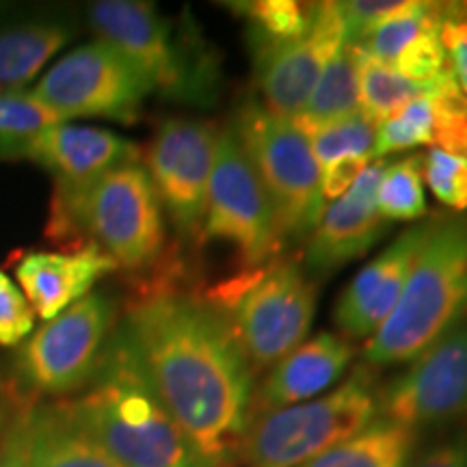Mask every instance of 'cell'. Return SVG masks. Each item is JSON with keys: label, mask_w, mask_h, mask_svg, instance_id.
Listing matches in <instances>:
<instances>
[{"label": "cell", "mask_w": 467, "mask_h": 467, "mask_svg": "<svg viewBox=\"0 0 467 467\" xmlns=\"http://www.w3.org/2000/svg\"><path fill=\"white\" fill-rule=\"evenodd\" d=\"M119 329L169 416L203 459L225 467L249 426L254 377L223 317L159 275L128 303Z\"/></svg>", "instance_id": "cell-1"}, {"label": "cell", "mask_w": 467, "mask_h": 467, "mask_svg": "<svg viewBox=\"0 0 467 467\" xmlns=\"http://www.w3.org/2000/svg\"><path fill=\"white\" fill-rule=\"evenodd\" d=\"M63 121L33 89H0V143L33 137Z\"/></svg>", "instance_id": "cell-31"}, {"label": "cell", "mask_w": 467, "mask_h": 467, "mask_svg": "<svg viewBox=\"0 0 467 467\" xmlns=\"http://www.w3.org/2000/svg\"><path fill=\"white\" fill-rule=\"evenodd\" d=\"M405 467H467V441L443 443Z\"/></svg>", "instance_id": "cell-39"}, {"label": "cell", "mask_w": 467, "mask_h": 467, "mask_svg": "<svg viewBox=\"0 0 467 467\" xmlns=\"http://www.w3.org/2000/svg\"><path fill=\"white\" fill-rule=\"evenodd\" d=\"M385 162H370L340 200L325 206L314 232L309 234L306 266L314 275H327L361 258L381 241L389 223L377 206V191Z\"/></svg>", "instance_id": "cell-17"}, {"label": "cell", "mask_w": 467, "mask_h": 467, "mask_svg": "<svg viewBox=\"0 0 467 467\" xmlns=\"http://www.w3.org/2000/svg\"><path fill=\"white\" fill-rule=\"evenodd\" d=\"M35 318L25 292L0 268V347H20L33 334Z\"/></svg>", "instance_id": "cell-35"}, {"label": "cell", "mask_w": 467, "mask_h": 467, "mask_svg": "<svg viewBox=\"0 0 467 467\" xmlns=\"http://www.w3.org/2000/svg\"><path fill=\"white\" fill-rule=\"evenodd\" d=\"M377 206L388 221H418L426 214L422 156H407L385 165Z\"/></svg>", "instance_id": "cell-26"}, {"label": "cell", "mask_w": 467, "mask_h": 467, "mask_svg": "<svg viewBox=\"0 0 467 467\" xmlns=\"http://www.w3.org/2000/svg\"><path fill=\"white\" fill-rule=\"evenodd\" d=\"M113 271L117 265L96 244L69 251H31L14 266L28 306L44 323L91 295L93 285Z\"/></svg>", "instance_id": "cell-18"}, {"label": "cell", "mask_w": 467, "mask_h": 467, "mask_svg": "<svg viewBox=\"0 0 467 467\" xmlns=\"http://www.w3.org/2000/svg\"><path fill=\"white\" fill-rule=\"evenodd\" d=\"M433 104L426 96L416 98L400 113L389 117L377 128L370 159H383V156L420 148V145H433Z\"/></svg>", "instance_id": "cell-29"}, {"label": "cell", "mask_w": 467, "mask_h": 467, "mask_svg": "<svg viewBox=\"0 0 467 467\" xmlns=\"http://www.w3.org/2000/svg\"><path fill=\"white\" fill-rule=\"evenodd\" d=\"M426 98L433 104V148L467 159V96L452 69L429 83Z\"/></svg>", "instance_id": "cell-28"}, {"label": "cell", "mask_w": 467, "mask_h": 467, "mask_svg": "<svg viewBox=\"0 0 467 467\" xmlns=\"http://www.w3.org/2000/svg\"><path fill=\"white\" fill-rule=\"evenodd\" d=\"M251 368H273L306 342L317 312V288L295 262L271 260L208 290Z\"/></svg>", "instance_id": "cell-5"}, {"label": "cell", "mask_w": 467, "mask_h": 467, "mask_svg": "<svg viewBox=\"0 0 467 467\" xmlns=\"http://www.w3.org/2000/svg\"><path fill=\"white\" fill-rule=\"evenodd\" d=\"M433 221L409 227L375 255L337 296L334 320L344 337L370 340L399 303Z\"/></svg>", "instance_id": "cell-16"}, {"label": "cell", "mask_w": 467, "mask_h": 467, "mask_svg": "<svg viewBox=\"0 0 467 467\" xmlns=\"http://www.w3.org/2000/svg\"><path fill=\"white\" fill-rule=\"evenodd\" d=\"M353 355V347L342 336L320 331L309 337L279 359L262 381L255 399L260 413L318 399L347 372Z\"/></svg>", "instance_id": "cell-19"}, {"label": "cell", "mask_w": 467, "mask_h": 467, "mask_svg": "<svg viewBox=\"0 0 467 467\" xmlns=\"http://www.w3.org/2000/svg\"><path fill=\"white\" fill-rule=\"evenodd\" d=\"M437 9H440V3L411 0V5L402 14L381 22L353 46H358L368 57L392 67L400 52L437 20Z\"/></svg>", "instance_id": "cell-27"}, {"label": "cell", "mask_w": 467, "mask_h": 467, "mask_svg": "<svg viewBox=\"0 0 467 467\" xmlns=\"http://www.w3.org/2000/svg\"><path fill=\"white\" fill-rule=\"evenodd\" d=\"M35 405L37 400L26 399L11 388L7 413L0 420V467H28Z\"/></svg>", "instance_id": "cell-34"}, {"label": "cell", "mask_w": 467, "mask_h": 467, "mask_svg": "<svg viewBox=\"0 0 467 467\" xmlns=\"http://www.w3.org/2000/svg\"><path fill=\"white\" fill-rule=\"evenodd\" d=\"M115 303L91 292L66 312L35 327L17 347L11 388L26 399L83 392L113 336Z\"/></svg>", "instance_id": "cell-8"}, {"label": "cell", "mask_w": 467, "mask_h": 467, "mask_svg": "<svg viewBox=\"0 0 467 467\" xmlns=\"http://www.w3.org/2000/svg\"><path fill=\"white\" fill-rule=\"evenodd\" d=\"M344 44L347 31L337 3H314L312 26L303 37L251 48L265 110L279 119H295Z\"/></svg>", "instance_id": "cell-14"}, {"label": "cell", "mask_w": 467, "mask_h": 467, "mask_svg": "<svg viewBox=\"0 0 467 467\" xmlns=\"http://www.w3.org/2000/svg\"><path fill=\"white\" fill-rule=\"evenodd\" d=\"M98 42L119 52L151 93L180 102H202L213 89L210 61H195V50L178 37L171 22L154 3L143 0H98L87 9Z\"/></svg>", "instance_id": "cell-9"}, {"label": "cell", "mask_w": 467, "mask_h": 467, "mask_svg": "<svg viewBox=\"0 0 467 467\" xmlns=\"http://www.w3.org/2000/svg\"><path fill=\"white\" fill-rule=\"evenodd\" d=\"M422 178L443 206L457 213L467 210V159L431 148L422 159Z\"/></svg>", "instance_id": "cell-32"}, {"label": "cell", "mask_w": 467, "mask_h": 467, "mask_svg": "<svg viewBox=\"0 0 467 467\" xmlns=\"http://www.w3.org/2000/svg\"><path fill=\"white\" fill-rule=\"evenodd\" d=\"M379 416L413 431L467 416V318L379 392Z\"/></svg>", "instance_id": "cell-13"}, {"label": "cell", "mask_w": 467, "mask_h": 467, "mask_svg": "<svg viewBox=\"0 0 467 467\" xmlns=\"http://www.w3.org/2000/svg\"><path fill=\"white\" fill-rule=\"evenodd\" d=\"M46 236L74 247L96 244L121 271H156L167 249L165 213L143 162L87 184H55Z\"/></svg>", "instance_id": "cell-3"}, {"label": "cell", "mask_w": 467, "mask_h": 467, "mask_svg": "<svg viewBox=\"0 0 467 467\" xmlns=\"http://www.w3.org/2000/svg\"><path fill=\"white\" fill-rule=\"evenodd\" d=\"M379 418V392L370 377L359 370L334 392L258 413L238 451L247 467H301Z\"/></svg>", "instance_id": "cell-6"}, {"label": "cell", "mask_w": 467, "mask_h": 467, "mask_svg": "<svg viewBox=\"0 0 467 467\" xmlns=\"http://www.w3.org/2000/svg\"><path fill=\"white\" fill-rule=\"evenodd\" d=\"M202 238L232 244L243 268L275 260L284 244L265 186L232 126L219 130Z\"/></svg>", "instance_id": "cell-10"}, {"label": "cell", "mask_w": 467, "mask_h": 467, "mask_svg": "<svg viewBox=\"0 0 467 467\" xmlns=\"http://www.w3.org/2000/svg\"><path fill=\"white\" fill-rule=\"evenodd\" d=\"M33 93L66 121L100 117L134 124L151 89L119 52L96 39L58 58Z\"/></svg>", "instance_id": "cell-11"}, {"label": "cell", "mask_w": 467, "mask_h": 467, "mask_svg": "<svg viewBox=\"0 0 467 467\" xmlns=\"http://www.w3.org/2000/svg\"><path fill=\"white\" fill-rule=\"evenodd\" d=\"M440 39L454 78L467 96V3H440Z\"/></svg>", "instance_id": "cell-36"}, {"label": "cell", "mask_w": 467, "mask_h": 467, "mask_svg": "<svg viewBox=\"0 0 467 467\" xmlns=\"http://www.w3.org/2000/svg\"><path fill=\"white\" fill-rule=\"evenodd\" d=\"M416 431L379 418L350 440L337 443L301 467H405L411 457Z\"/></svg>", "instance_id": "cell-23"}, {"label": "cell", "mask_w": 467, "mask_h": 467, "mask_svg": "<svg viewBox=\"0 0 467 467\" xmlns=\"http://www.w3.org/2000/svg\"><path fill=\"white\" fill-rule=\"evenodd\" d=\"M359 110L358 52H355L353 44L347 42L337 50V55L327 63L306 109L292 119V124L309 137V134L337 124L347 117L358 115Z\"/></svg>", "instance_id": "cell-21"}, {"label": "cell", "mask_w": 467, "mask_h": 467, "mask_svg": "<svg viewBox=\"0 0 467 467\" xmlns=\"http://www.w3.org/2000/svg\"><path fill=\"white\" fill-rule=\"evenodd\" d=\"M28 467H121L67 416L61 402L35 405Z\"/></svg>", "instance_id": "cell-20"}, {"label": "cell", "mask_w": 467, "mask_h": 467, "mask_svg": "<svg viewBox=\"0 0 467 467\" xmlns=\"http://www.w3.org/2000/svg\"><path fill=\"white\" fill-rule=\"evenodd\" d=\"M61 405L121 467H217L162 407L121 329L110 336L87 388Z\"/></svg>", "instance_id": "cell-2"}, {"label": "cell", "mask_w": 467, "mask_h": 467, "mask_svg": "<svg viewBox=\"0 0 467 467\" xmlns=\"http://www.w3.org/2000/svg\"><path fill=\"white\" fill-rule=\"evenodd\" d=\"M370 165L368 156H347L336 161L320 173V189H323L325 202H336L347 192L350 186L358 182L361 171Z\"/></svg>", "instance_id": "cell-38"}, {"label": "cell", "mask_w": 467, "mask_h": 467, "mask_svg": "<svg viewBox=\"0 0 467 467\" xmlns=\"http://www.w3.org/2000/svg\"><path fill=\"white\" fill-rule=\"evenodd\" d=\"M139 161L137 143L102 128L67 121L33 137L0 143V162H33L46 169L55 184H87L110 169Z\"/></svg>", "instance_id": "cell-15"}, {"label": "cell", "mask_w": 467, "mask_h": 467, "mask_svg": "<svg viewBox=\"0 0 467 467\" xmlns=\"http://www.w3.org/2000/svg\"><path fill=\"white\" fill-rule=\"evenodd\" d=\"M72 37L61 22H25L0 28V89H25Z\"/></svg>", "instance_id": "cell-22"}, {"label": "cell", "mask_w": 467, "mask_h": 467, "mask_svg": "<svg viewBox=\"0 0 467 467\" xmlns=\"http://www.w3.org/2000/svg\"><path fill=\"white\" fill-rule=\"evenodd\" d=\"M9 400H11V388L7 385V388H5L3 392H0V420H3L5 413H7Z\"/></svg>", "instance_id": "cell-40"}, {"label": "cell", "mask_w": 467, "mask_h": 467, "mask_svg": "<svg viewBox=\"0 0 467 467\" xmlns=\"http://www.w3.org/2000/svg\"><path fill=\"white\" fill-rule=\"evenodd\" d=\"M409 5H411V0H350V3H337L344 31H347V42L358 44L372 28H377L389 17L402 14Z\"/></svg>", "instance_id": "cell-37"}, {"label": "cell", "mask_w": 467, "mask_h": 467, "mask_svg": "<svg viewBox=\"0 0 467 467\" xmlns=\"http://www.w3.org/2000/svg\"><path fill=\"white\" fill-rule=\"evenodd\" d=\"M392 69L420 85L433 83L437 76L451 69L440 39V9H437V20L400 52L392 63Z\"/></svg>", "instance_id": "cell-33"}, {"label": "cell", "mask_w": 467, "mask_h": 467, "mask_svg": "<svg viewBox=\"0 0 467 467\" xmlns=\"http://www.w3.org/2000/svg\"><path fill=\"white\" fill-rule=\"evenodd\" d=\"M217 139L219 130L213 121L169 117L156 128L143 151V167L162 213L189 241L202 238Z\"/></svg>", "instance_id": "cell-12"}, {"label": "cell", "mask_w": 467, "mask_h": 467, "mask_svg": "<svg viewBox=\"0 0 467 467\" xmlns=\"http://www.w3.org/2000/svg\"><path fill=\"white\" fill-rule=\"evenodd\" d=\"M238 7L249 26V48L299 39L309 31L314 17V3L296 0H258Z\"/></svg>", "instance_id": "cell-25"}, {"label": "cell", "mask_w": 467, "mask_h": 467, "mask_svg": "<svg viewBox=\"0 0 467 467\" xmlns=\"http://www.w3.org/2000/svg\"><path fill=\"white\" fill-rule=\"evenodd\" d=\"M355 52H358L361 113L375 121L377 128L429 91V85L413 83L385 63L368 57L358 46Z\"/></svg>", "instance_id": "cell-24"}, {"label": "cell", "mask_w": 467, "mask_h": 467, "mask_svg": "<svg viewBox=\"0 0 467 467\" xmlns=\"http://www.w3.org/2000/svg\"><path fill=\"white\" fill-rule=\"evenodd\" d=\"M232 128L265 186L282 241L309 236L327 206L309 139L258 102L244 104Z\"/></svg>", "instance_id": "cell-7"}, {"label": "cell", "mask_w": 467, "mask_h": 467, "mask_svg": "<svg viewBox=\"0 0 467 467\" xmlns=\"http://www.w3.org/2000/svg\"><path fill=\"white\" fill-rule=\"evenodd\" d=\"M375 137V121L368 119L359 110L358 115L327 126L323 130L309 134L307 139L314 159H317L320 167V173H323L327 167L334 165L336 161L347 159V156H368L370 159Z\"/></svg>", "instance_id": "cell-30"}, {"label": "cell", "mask_w": 467, "mask_h": 467, "mask_svg": "<svg viewBox=\"0 0 467 467\" xmlns=\"http://www.w3.org/2000/svg\"><path fill=\"white\" fill-rule=\"evenodd\" d=\"M467 317V217L437 219L394 312L364 348L370 366L413 361Z\"/></svg>", "instance_id": "cell-4"}]
</instances>
